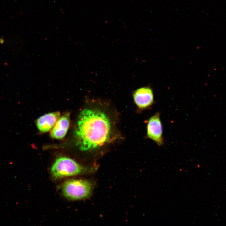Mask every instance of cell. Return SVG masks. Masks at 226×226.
Returning <instances> with one entry per match:
<instances>
[{"label": "cell", "instance_id": "cell-1", "mask_svg": "<svg viewBox=\"0 0 226 226\" xmlns=\"http://www.w3.org/2000/svg\"><path fill=\"white\" fill-rule=\"evenodd\" d=\"M111 132L110 121L104 111L84 109L78 116L75 128L76 144L82 151L94 150L109 141Z\"/></svg>", "mask_w": 226, "mask_h": 226}, {"label": "cell", "instance_id": "cell-7", "mask_svg": "<svg viewBox=\"0 0 226 226\" xmlns=\"http://www.w3.org/2000/svg\"><path fill=\"white\" fill-rule=\"evenodd\" d=\"M60 117V113L58 112L50 113L43 115L36 120L37 127L41 132H47L54 126Z\"/></svg>", "mask_w": 226, "mask_h": 226}, {"label": "cell", "instance_id": "cell-8", "mask_svg": "<svg viewBox=\"0 0 226 226\" xmlns=\"http://www.w3.org/2000/svg\"><path fill=\"white\" fill-rule=\"evenodd\" d=\"M4 40L3 38H1L0 39V43H1V44L3 43H4Z\"/></svg>", "mask_w": 226, "mask_h": 226}, {"label": "cell", "instance_id": "cell-2", "mask_svg": "<svg viewBox=\"0 0 226 226\" xmlns=\"http://www.w3.org/2000/svg\"><path fill=\"white\" fill-rule=\"evenodd\" d=\"M94 171V167L86 168L71 158L62 156L56 160L51 167L50 172L54 178L59 179L91 173Z\"/></svg>", "mask_w": 226, "mask_h": 226}, {"label": "cell", "instance_id": "cell-4", "mask_svg": "<svg viewBox=\"0 0 226 226\" xmlns=\"http://www.w3.org/2000/svg\"><path fill=\"white\" fill-rule=\"evenodd\" d=\"M147 136L158 146L163 145L162 125L159 112L155 113L149 119L147 126Z\"/></svg>", "mask_w": 226, "mask_h": 226}, {"label": "cell", "instance_id": "cell-3", "mask_svg": "<svg viewBox=\"0 0 226 226\" xmlns=\"http://www.w3.org/2000/svg\"><path fill=\"white\" fill-rule=\"evenodd\" d=\"M94 185L88 180L70 179L62 184L61 190L63 195L72 200H78L87 198L92 194Z\"/></svg>", "mask_w": 226, "mask_h": 226}, {"label": "cell", "instance_id": "cell-5", "mask_svg": "<svg viewBox=\"0 0 226 226\" xmlns=\"http://www.w3.org/2000/svg\"><path fill=\"white\" fill-rule=\"evenodd\" d=\"M133 98L136 105L141 109L149 108L154 103L153 90L148 86L142 87L136 89L133 93Z\"/></svg>", "mask_w": 226, "mask_h": 226}, {"label": "cell", "instance_id": "cell-6", "mask_svg": "<svg viewBox=\"0 0 226 226\" xmlns=\"http://www.w3.org/2000/svg\"><path fill=\"white\" fill-rule=\"evenodd\" d=\"M70 114L67 113L59 118L51 133L53 138L60 139L63 138L68 131L70 125Z\"/></svg>", "mask_w": 226, "mask_h": 226}]
</instances>
